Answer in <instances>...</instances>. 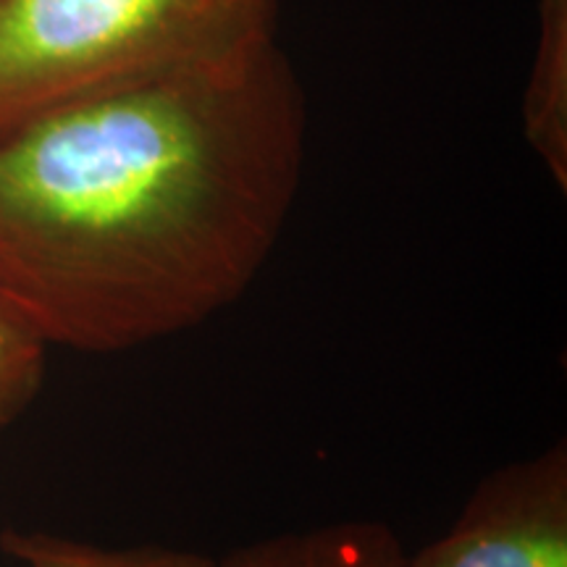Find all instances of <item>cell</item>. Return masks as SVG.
<instances>
[{
    "instance_id": "3957f363",
    "label": "cell",
    "mask_w": 567,
    "mask_h": 567,
    "mask_svg": "<svg viewBox=\"0 0 567 567\" xmlns=\"http://www.w3.org/2000/svg\"><path fill=\"white\" fill-rule=\"evenodd\" d=\"M408 567H567V446L496 467Z\"/></svg>"
},
{
    "instance_id": "6da1fadb",
    "label": "cell",
    "mask_w": 567,
    "mask_h": 567,
    "mask_svg": "<svg viewBox=\"0 0 567 567\" xmlns=\"http://www.w3.org/2000/svg\"><path fill=\"white\" fill-rule=\"evenodd\" d=\"M308 158V97L276 42L0 126V318L113 354L243 300Z\"/></svg>"
},
{
    "instance_id": "7a4b0ae2",
    "label": "cell",
    "mask_w": 567,
    "mask_h": 567,
    "mask_svg": "<svg viewBox=\"0 0 567 567\" xmlns=\"http://www.w3.org/2000/svg\"><path fill=\"white\" fill-rule=\"evenodd\" d=\"M281 0H0V126L279 42Z\"/></svg>"
},
{
    "instance_id": "52a82bcc",
    "label": "cell",
    "mask_w": 567,
    "mask_h": 567,
    "mask_svg": "<svg viewBox=\"0 0 567 567\" xmlns=\"http://www.w3.org/2000/svg\"><path fill=\"white\" fill-rule=\"evenodd\" d=\"M48 350L0 318V431L32 405L45 379Z\"/></svg>"
},
{
    "instance_id": "8992f818",
    "label": "cell",
    "mask_w": 567,
    "mask_h": 567,
    "mask_svg": "<svg viewBox=\"0 0 567 567\" xmlns=\"http://www.w3.org/2000/svg\"><path fill=\"white\" fill-rule=\"evenodd\" d=\"M0 549L24 567H210L200 551L140 544V547H101L42 530L6 528Z\"/></svg>"
},
{
    "instance_id": "5b68a950",
    "label": "cell",
    "mask_w": 567,
    "mask_h": 567,
    "mask_svg": "<svg viewBox=\"0 0 567 567\" xmlns=\"http://www.w3.org/2000/svg\"><path fill=\"white\" fill-rule=\"evenodd\" d=\"M523 130L559 189H567V0L538 3V38L523 97Z\"/></svg>"
},
{
    "instance_id": "277c9868",
    "label": "cell",
    "mask_w": 567,
    "mask_h": 567,
    "mask_svg": "<svg viewBox=\"0 0 567 567\" xmlns=\"http://www.w3.org/2000/svg\"><path fill=\"white\" fill-rule=\"evenodd\" d=\"M210 567H408V555L384 523L342 520L258 538Z\"/></svg>"
}]
</instances>
